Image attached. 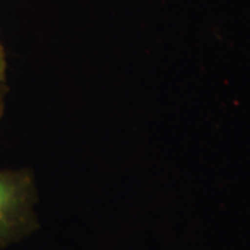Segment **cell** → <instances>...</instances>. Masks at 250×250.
<instances>
[{
  "instance_id": "2",
  "label": "cell",
  "mask_w": 250,
  "mask_h": 250,
  "mask_svg": "<svg viewBox=\"0 0 250 250\" xmlns=\"http://www.w3.org/2000/svg\"><path fill=\"white\" fill-rule=\"evenodd\" d=\"M0 80L7 81V57L1 43H0Z\"/></svg>"
},
{
  "instance_id": "3",
  "label": "cell",
  "mask_w": 250,
  "mask_h": 250,
  "mask_svg": "<svg viewBox=\"0 0 250 250\" xmlns=\"http://www.w3.org/2000/svg\"><path fill=\"white\" fill-rule=\"evenodd\" d=\"M6 96H7V81L0 80V118L3 117L6 108Z\"/></svg>"
},
{
  "instance_id": "1",
  "label": "cell",
  "mask_w": 250,
  "mask_h": 250,
  "mask_svg": "<svg viewBox=\"0 0 250 250\" xmlns=\"http://www.w3.org/2000/svg\"><path fill=\"white\" fill-rule=\"evenodd\" d=\"M38 188L28 168L0 170V250L18 243L39 227Z\"/></svg>"
}]
</instances>
